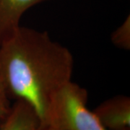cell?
<instances>
[{
	"label": "cell",
	"instance_id": "cell-1",
	"mask_svg": "<svg viewBox=\"0 0 130 130\" xmlns=\"http://www.w3.org/2000/svg\"><path fill=\"white\" fill-rule=\"evenodd\" d=\"M74 58L47 31L20 26L0 44V84L10 99L30 104L46 126L51 96L72 80Z\"/></svg>",
	"mask_w": 130,
	"mask_h": 130
},
{
	"label": "cell",
	"instance_id": "cell-2",
	"mask_svg": "<svg viewBox=\"0 0 130 130\" xmlns=\"http://www.w3.org/2000/svg\"><path fill=\"white\" fill-rule=\"evenodd\" d=\"M88 93L72 80L64 84L49 101L46 126L61 130H108L88 108Z\"/></svg>",
	"mask_w": 130,
	"mask_h": 130
},
{
	"label": "cell",
	"instance_id": "cell-3",
	"mask_svg": "<svg viewBox=\"0 0 130 130\" xmlns=\"http://www.w3.org/2000/svg\"><path fill=\"white\" fill-rule=\"evenodd\" d=\"M108 130H130V98L118 95L104 101L93 111Z\"/></svg>",
	"mask_w": 130,
	"mask_h": 130
},
{
	"label": "cell",
	"instance_id": "cell-4",
	"mask_svg": "<svg viewBox=\"0 0 130 130\" xmlns=\"http://www.w3.org/2000/svg\"><path fill=\"white\" fill-rule=\"evenodd\" d=\"M47 1L50 0H0V44L20 26L28 9Z\"/></svg>",
	"mask_w": 130,
	"mask_h": 130
},
{
	"label": "cell",
	"instance_id": "cell-5",
	"mask_svg": "<svg viewBox=\"0 0 130 130\" xmlns=\"http://www.w3.org/2000/svg\"><path fill=\"white\" fill-rule=\"evenodd\" d=\"M41 121L34 108L23 100H15L0 119V130H38Z\"/></svg>",
	"mask_w": 130,
	"mask_h": 130
},
{
	"label": "cell",
	"instance_id": "cell-6",
	"mask_svg": "<svg viewBox=\"0 0 130 130\" xmlns=\"http://www.w3.org/2000/svg\"><path fill=\"white\" fill-rule=\"evenodd\" d=\"M112 43L117 48L129 50L130 49V17H126L124 22L116 28L111 35Z\"/></svg>",
	"mask_w": 130,
	"mask_h": 130
},
{
	"label": "cell",
	"instance_id": "cell-7",
	"mask_svg": "<svg viewBox=\"0 0 130 130\" xmlns=\"http://www.w3.org/2000/svg\"><path fill=\"white\" fill-rule=\"evenodd\" d=\"M10 100L11 99L7 95L5 89L0 84V119L5 116L9 111L12 105Z\"/></svg>",
	"mask_w": 130,
	"mask_h": 130
},
{
	"label": "cell",
	"instance_id": "cell-8",
	"mask_svg": "<svg viewBox=\"0 0 130 130\" xmlns=\"http://www.w3.org/2000/svg\"><path fill=\"white\" fill-rule=\"evenodd\" d=\"M38 130H61L59 129H57L55 127H53L51 126H43V127H41Z\"/></svg>",
	"mask_w": 130,
	"mask_h": 130
}]
</instances>
